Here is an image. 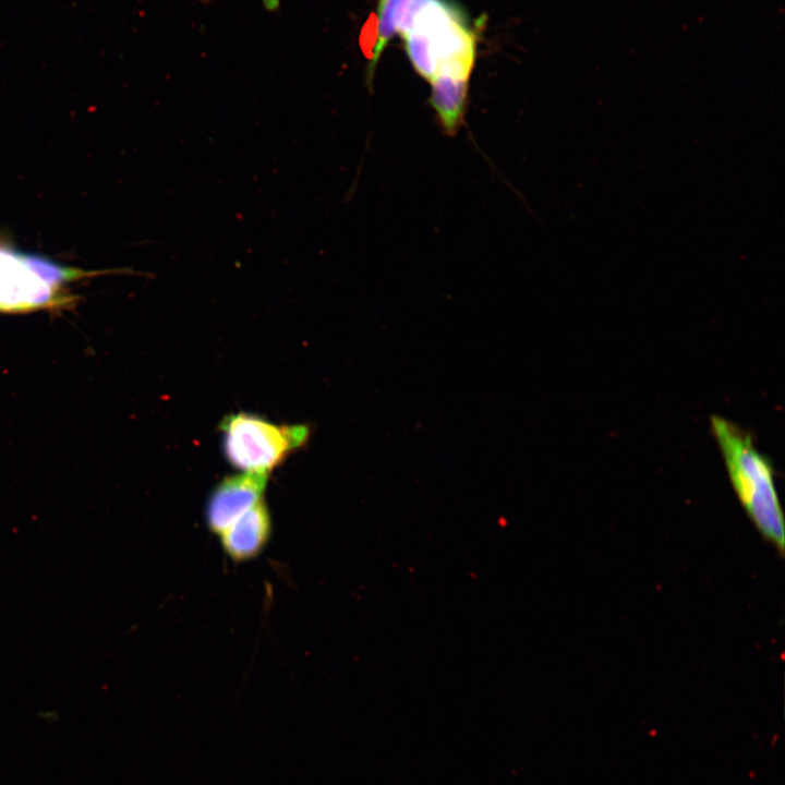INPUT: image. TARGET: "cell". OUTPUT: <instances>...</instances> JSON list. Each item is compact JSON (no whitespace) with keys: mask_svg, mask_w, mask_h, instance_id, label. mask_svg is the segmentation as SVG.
<instances>
[{"mask_svg":"<svg viewBox=\"0 0 785 785\" xmlns=\"http://www.w3.org/2000/svg\"><path fill=\"white\" fill-rule=\"evenodd\" d=\"M71 300L32 270L26 253L0 245V312L24 313L68 305Z\"/></svg>","mask_w":785,"mask_h":785,"instance_id":"4","label":"cell"},{"mask_svg":"<svg viewBox=\"0 0 785 785\" xmlns=\"http://www.w3.org/2000/svg\"><path fill=\"white\" fill-rule=\"evenodd\" d=\"M220 431L225 457L234 469L267 476L310 436L305 425H279L244 412L226 416Z\"/></svg>","mask_w":785,"mask_h":785,"instance_id":"3","label":"cell"},{"mask_svg":"<svg viewBox=\"0 0 785 785\" xmlns=\"http://www.w3.org/2000/svg\"><path fill=\"white\" fill-rule=\"evenodd\" d=\"M271 534V518L261 500L219 534L225 553L235 561H245L261 554Z\"/></svg>","mask_w":785,"mask_h":785,"instance_id":"6","label":"cell"},{"mask_svg":"<svg viewBox=\"0 0 785 785\" xmlns=\"http://www.w3.org/2000/svg\"><path fill=\"white\" fill-rule=\"evenodd\" d=\"M398 33L412 67L423 78L470 80L476 34L454 2L410 0Z\"/></svg>","mask_w":785,"mask_h":785,"instance_id":"1","label":"cell"},{"mask_svg":"<svg viewBox=\"0 0 785 785\" xmlns=\"http://www.w3.org/2000/svg\"><path fill=\"white\" fill-rule=\"evenodd\" d=\"M267 479V475L241 472L220 481L206 504L205 518L209 530L219 535L263 500Z\"/></svg>","mask_w":785,"mask_h":785,"instance_id":"5","label":"cell"},{"mask_svg":"<svg viewBox=\"0 0 785 785\" xmlns=\"http://www.w3.org/2000/svg\"><path fill=\"white\" fill-rule=\"evenodd\" d=\"M410 0H378L377 5V40L373 59L367 68V80L372 81L374 70L381 55L391 37L398 33L400 24L407 12Z\"/></svg>","mask_w":785,"mask_h":785,"instance_id":"8","label":"cell"},{"mask_svg":"<svg viewBox=\"0 0 785 785\" xmlns=\"http://www.w3.org/2000/svg\"><path fill=\"white\" fill-rule=\"evenodd\" d=\"M366 32V36L363 35L364 40L361 41V46L363 49L364 55L367 57L370 62L373 59L375 46H376V38H377V22L376 19L371 17L364 29Z\"/></svg>","mask_w":785,"mask_h":785,"instance_id":"9","label":"cell"},{"mask_svg":"<svg viewBox=\"0 0 785 785\" xmlns=\"http://www.w3.org/2000/svg\"><path fill=\"white\" fill-rule=\"evenodd\" d=\"M430 102L444 131L454 135L466 112L469 82L450 77H435L431 82Z\"/></svg>","mask_w":785,"mask_h":785,"instance_id":"7","label":"cell"},{"mask_svg":"<svg viewBox=\"0 0 785 785\" xmlns=\"http://www.w3.org/2000/svg\"><path fill=\"white\" fill-rule=\"evenodd\" d=\"M710 422L741 506L759 533L783 554L785 522L771 462L757 449L750 434L735 423L718 415Z\"/></svg>","mask_w":785,"mask_h":785,"instance_id":"2","label":"cell"}]
</instances>
